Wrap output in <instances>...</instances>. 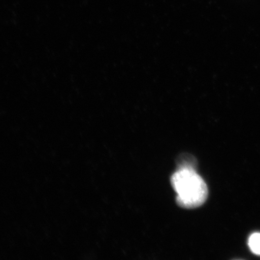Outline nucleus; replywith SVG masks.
<instances>
[{"label":"nucleus","mask_w":260,"mask_h":260,"mask_svg":"<svg viewBox=\"0 0 260 260\" xmlns=\"http://www.w3.org/2000/svg\"><path fill=\"white\" fill-rule=\"evenodd\" d=\"M172 187L178 206L184 209L199 207L206 202L209 191L206 182L193 168L183 167L172 175Z\"/></svg>","instance_id":"nucleus-1"},{"label":"nucleus","mask_w":260,"mask_h":260,"mask_svg":"<svg viewBox=\"0 0 260 260\" xmlns=\"http://www.w3.org/2000/svg\"><path fill=\"white\" fill-rule=\"evenodd\" d=\"M248 244L252 252L260 255V233L252 234L249 237Z\"/></svg>","instance_id":"nucleus-2"}]
</instances>
